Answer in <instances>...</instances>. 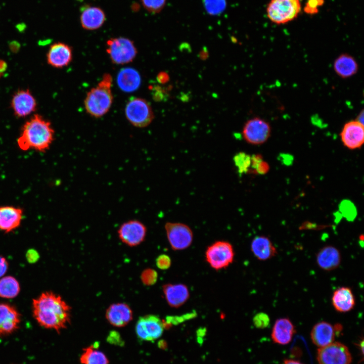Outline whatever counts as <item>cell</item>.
<instances>
[{
    "label": "cell",
    "mask_w": 364,
    "mask_h": 364,
    "mask_svg": "<svg viewBox=\"0 0 364 364\" xmlns=\"http://www.w3.org/2000/svg\"><path fill=\"white\" fill-rule=\"evenodd\" d=\"M70 310L61 296L52 292H43L32 300L33 315L36 322L58 333L70 323Z\"/></svg>",
    "instance_id": "cell-1"
},
{
    "label": "cell",
    "mask_w": 364,
    "mask_h": 364,
    "mask_svg": "<svg viewBox=\"0 0 364 364\" xmlns=\"http://www.w3.org/2000/svg\"><path fill=\"white\" fill-rule=\"evenodd\" d=\"M54 138V130L50 122L35 114L23 126L17 144L23 151L33 149L44 152L49 149Z\"/></svg>",
    "instance_id": "cell-2"
},
{
    "label": "cell",
    "mask_w": 364,
    "mask_h": 364,
    "mask_svg": "<svg viewBox=\"0 0 364 364\" xmlns=\"http://www.w3.org/2000/svg\"><path fill=\"white\" fill-rule=\"evenodd\" d=\"M112 84L111 75L105 73L98 85L87 93L84 105L86 112L90 116L100 118L108 112L113 100Z\"/></svg>",
    "instance_id": "cell-3"
},
{
    "label": "cell",
    "mask_w": 364,
    "mask_h": 364,
    "mask_svg": "<svg viewBox=\"0 0 364 364\" xmlns=\"http://www.w3.org/2000/svg\"><path fill=\"white\" fill-rule=\"evenodd\" d=\"M301 9L300 0H271L267 6L266 13L271 22L282 24L294 20Z\"/></svg>",
    "instance_id": "cell-4"
},
{
    "label": "cell",
    "mask_w": 364,
    "mask_h": 364,
    "mask_svg": "<svg viewBox=\"0 0 364 364\" xmlns=\"http://www.w3.org/2000/svg\"><path fill=\"white\" fill-rule=\"evenodd\" d=\"M106 46V52L111 61L117 65H123L132 62L138 53L133 41L124 37L108 39Z\"/></svg>",
    "instance_id": "cell-5"
},
{
    "label": "cell",
    "mask_w": 364,
    "mask_h": 364,
    "mask_svg": "<svg viewBox=\"0 0 364 364\" xmlns=\"http://www.w3.org/2000/svg\"><path fill=\"white\" fill-rule=\"evenodd\" d=\"M125 114L127 119L133 126L143 128L153 121L154 115L149 103L141 98H131L126 103Z\"/></svg>",
    "instance_id": "cell-6"
},
{
    "label": "cell",
    "mask_w": 364,
    "mask_h": 364,
    "mask_svg": "<svg viewBox=\"0 0 364 364\" xmlns=\"http://www.w3.org/2000/svg\"><path fill=\"white\" fill-rule=\"evenodd\" d=\"M207 262L212 268L219 270L233 262L234 252L232 245L228 242L218 241L209 246L205 252Z\"/></svg>",
    "instance_id": "cell-7"
},
{
    "label": "cell",
    "mask_w": 364,
    "mask_h": 364,
    "mask_svg": "<svg viewBox=\"0 0 364 364\" xmlns=\"http://www.w3.org/2000/svg\"><path fill=\"white\" fill-rule=\"evenodd\" d=\"M316 359L318 364H351L352 356L348 348L339 342L319 348Z\"/></svg>",
    "instance_id": "cell-8"
},
{
    "label": "cell",
    "mask_w": 364,
    "mask_h": 364,
    "mask_svg": "<svg viewBox=\"0 0 364 364\" xmlns=\"http://www.w3.org/2000/svg\"><path fill=\"white\" fill-rule=\"evenodd\" d=\"M271 127L268 122L256 117L248 120L243 128L242 135L246 142L254 145L266 142L270 136Z\"/></svg>",
    "instance_id": "cell-9"
},
{
    "label": "cell",
    "mask_w": 364,
    "mask_h": 364,
    "mask_svg": "<svg viewBox=\"0 0 364 364\" xmlns=\"http://www.w3.org/2000/svg\"><path fill=\"white\" fill-rule=\"evenodd\" d=\"M165 229L168 242L173 250H181L192 244L193 234L187 225L179 222H167Z\"/></svg>",
    "instance_id": "cell-10"
},
{
    "label": "cell",
    "mask_w": 364,
    "mask_h": 364,
    "mask_svg": "<svg viewBox=\"0 0 364 364\" xmlns=\"http://www.w3.org/2000/svg\"><path fill=\"white\" fill-rule=\"evenodd\" d=\"M164 328V322L157 315L148 314L139 318L135 329L140 339L153 341L162 335Z\"/></svg>",
    "instance_id": "cell-11"
},
{
    "label": "cell",
    "mask_w": 364,
    "mask_h": 364,
    "mask_svg": "<svg viewBox=\"0 0 364 364\" xmlns=\"http://www.w3.org/2000/svg\"><path fill=\"white\" fill-rule=\"evenodd\" d=\"M146 234V226L138 220H130L124 222L118 230L121 241L130 247L136 246L143 242Z\"/></svg>",
    "instance_id": "cell-12"
},
{
    "label": "cell",
    "mask_w": 364,
    "mask_h": 364,
    "mask_svg": "<svg viewBox=\"0 0 364 364\" xmlns=\"http://www.w3.org/2000/svg\"><path fill=\"white\" fill-rule=\"evenodd\" d=\"M343 145L350 150L360 148L364 142L363 125L356 120L347 122L340 132Z\"/></svg>",
    "instance_id": "cell-13"
},
{
    "label": "cell",
    "mask_w": 364,
    "mask_h": 364,
    "mask_svg": "<svg viewBox=\"0 0 364 364\" xmlns=\"http://www.w3.org/2000/svg\"><path fill=\"white\" fill-rule=\"evenodd\" d=\"M11 106L14 115L18 118L26 117L34 112L37 107L34 97L27 89H21L13 96Z\"/></svg>",
    "instance_id": "cell-14"
},
{
    "label": "cell",
    "mask_w": 364,
    "mask_h": 364,
    "mask_svg": "<svg viewBox=\"0 0 364 364\" xmlns=\"http://www.w3.org/2000/svg\"><path fill=\"white\" fill-rule=\"evenodd\" d=\"M48 63L53 67L62 68L68 66L72 60V48L58 42L52 44L47 55Z\"/></svg>",
    "instance_id": "cell-15"
},
{
    "label": "cell",
    "mask_w": 364,
    "mask_h": 364,
    "mask_svg": "<svg viewBox=\"0 0 364 364\" xmlns=\"http://www.w3.org/2000/svg\"><path fill=\"white\" fill-rule=\"evenodd\" d=\"M106 19L104 11L100 7L85 5L81 9L80 21L82 27L87 30H95L101 27Z\"/></svg>",
    "instance_id": "cell-16"
},
{
    "label": "cell",
    "mask_w": 364,
    "mask_h": 364,
    "mask_svg": "<svg viewBox=\"0 0 364 364\" xmlns=\"http://www.w3.org/2000/svg\"><path fill=\"white\" fill-rule=\"evenodd\" d=\"M20 314L13 306L0 303V336L15 332L19 327Z\"/></svg>",
    "instance_id": "cell-17"
},
{
    "label": "cell",
    "mask_w": 364,
    "mask_h": 364,
    "mask_svg": "<svg viewBox=\"0 0 364 364\" xmlns=\"http://www.w3.org/2000/svg\"><path fill=\"white\" fill-rule=\"evenodd\" d=\"M106 318L113 326L122 327L132 319V311L129 306L124 303H113L106 312Z\"/></svg>",
    "instance_id": "cell-18"
},
{
    "label": "cell",
    "mask_w": 364,
    "mask_h": 364,
    "mask_svg": "<svg viewBox=\"0 0 364 364\" xmlns=\"http://www.w3.org/2000/svg\"><path fill=\"white\" fill-rule=\"evenodd\" d=\"M337 336L334 326L322 321L312 327L310 337L312 343L318 348L327 346L333 342Z\"/></svg>",
    "instance_id": "cell-19"
},
{
    "label": "cell",
    "mask_w": 364,
    "mask_h": 364,
    "mask_svg": "<svg viewBox=\"0 0 364 364\" xmlns=\"http://www.w3.org/2000/svg\"><path fill=\"white\" fill-rule=\"evenodd\" d=\"M296 332L292 322L287 317L277 319L272 329L271 338L273 342L280 345H287L292 340Z\"/></svg>",
    "instance_id": "cell-20"
},
{
    "label": "cell",
    "mask_w": 364,
    "mask_h": 364,
    "mask_svg": "<svg viewBox=\"0 0 364 364\" xmlns=\"http://www.w3.org/2000/svg\"><path fill=\"white\" fill-rule=\"evenodd\" d=\"M162 289L166 301L171 307H179L190 297L187 286L183 284H167L163 286Z\"/></svg>",
    "instance_id": "cell-21"
},
{
    "label": "cell",
    "mask_w": 364,
    "mask_h": 364,
    "mask_svg": "<svg viewBox=\"0 0 364 364\" xmlns=\"http://www.w3.org/2000/svg\"><path fill=\"white\" fill-rule=\"evenodd\" d=\"M341 261L340 252L333 246L323 247L316 256L317 264L325 271H331L337 268L340 264Z\"/></svg>",
    "instance_id": "cell-22"
},
{
    "label": "cell",
    "mask_w": 364,
    "mask_h": 364,
    "mask_svg": "<svg viewBox=\"0 0 364 364\" xmlns=\"http://www.w3.org/2000/svg\"><path fill=\"white\" fill-rule=\"evenodd\" d=\"M23 215L21 208L13 206L0 207V231L9 233L20 224Z\"/></svg>",
    "instance_id": "cell-23"
},
{
    "label": "cell",
    "mask_w": 364,
    "mask_h": 364,
    "mask_svg": "<svg viewBox=\"0 0 364 364\" xmlns=\"http://www.w3.org/2000/svg\"><path fill=\"white\" fill-rule=\"evenodd\" d=\"M358 64L356 59L347 53H343L338 56L333 63V69L340 77L346 79L357 73Z\"/></svg>",
    "instance_id": "cell-24"
},
{
    "label": "cell",
    "mask_w": 364,
    "mask_h": 364,
    "mask_svg": "<svg viewBox=\"0 0 364 364\" xmlns=\"http://www.w3.org/2000/svg\"><path fill=\"white\" fill-rule=\"evenodd\" d=\"M117 83L119 88L126 93L138 89L141 84V77L134 68L126 67L121 69L117 76Z\"/></svg>",
    "instance_id": "cell-25"
},
{
    "label": "cell",
    "mask_w": 364,
    "mask_h": 364,
    "mask_svg": "<svg viewBox=\"0 0 364 364\" xmlns=\"http://www.w3.org/2000/svg\"><path fill=\"white\" fill-rule=\"evenodd\" d=\"M332 303L338 312L344 313L351 311L355 304V297L351 289L347 287L337 289L333 292Z\"/></svg>",
    "instance_id": "cell-26"
},
{
    "label": "cell",
    "mask_w": 364,
    "mask_h": 364,
    "mask_svg": "<svg viewBox=\"0 0 364 364\" xmlns=\"http://www.w3.org/2000/svg\"><path fill=\"white\" fill-rule=\"evenodd\" d=\"M251 250L255 257L262 261L268 260L277 254V250L270 240L263 236L253 239Z\"/></svg>",
    "instance_id": "cell-27"
},
{
    "label": "cell",
    "mask_w": 364,
    "mask_h": 364,
    "mask_svg": "<svg viewBox=\"0 0 364 364\" xmlns=\"http://www.w3.org/2000/svg\"><path fill=\"white\" fill-rule=\"evenodd\" d=\"M20 291L18 281L13 277L6 276L0 279V297L11 299L16 297Z\"/></svg>",
    "instance_id": "cell-28"
},
{
    "label": "cell",
    "mask_w": 364,
    "mask_h": 364,
    "mask_svg": "<svg viewBox=\"0 0 364 364\" xmlns=\"http://www.w3.org/2000/svg\"><path fill=\"white\" fill-rule=\"evenodd\" d=\"M80 361L82 364H108L109 360L105 354L98 350L94 345L83 349Z\"/></svg>",
    "instance_id": "cell-29"
},
{
    "label": "cell",
    "mask_w": 364,
    "mask_h": 364,
    "mask_svg": "<svg viewBox=\"0 0 364 364\" xmlns=\"http://www.w3.org/2000/svg\"><path fill=\"white\" fill-rule=\"evenodd\" d=\"M206 12L211 16H217L224 12L226 7V0H202Z\"/></svg>",
    "instance_id": "cell-30"
},
{
    "label": "cell",
    "mask_w": 364,
    "mask_h": 364,
    "mask_svg": "<svg viewBox=\"0 0 364 364\" xmlns=\"http://www.w3.org/2000/svg\"><path fill=\"white\" fill-rule=\"evenodd\" d=\"M234 161L239 174L249 172L251 167L250 155L244 152H239L235 155Z\"/></svg>",
    "instance_id": "cell-31"
},
{
    "label": "cell",
    "mask_w": 364,
    "mask_h": 364,
    "mask_svg": "<svg viewBox=\"0 0 364 364\" xmlns=\"http://www.w3.org/2000/svg\"><path fill=\"white\" fill-rule=\"evenodd\" d=\"M141 2L145 9L155 14L160 13L163 9L166 0H141Z\"/></svg>",
    "instance_id": "cell-32"
},
{
    "label": "cell",
    "mask_w": 364,
    "mask_h": 364,
    "mask_svg": "<svg viewBox=\"0 0 364 364\" xmlns=\"http://www.w3.org/2000/svg\"><path fill=\"white\" fill-rule=\"evenodd\" d=\"M141 279L145 285L152 286L157 281L158 273L152 268H146L142 271Z\"/></svg>",
    "instance_id": "cell-33"
},
{
    "label": "cell",
    "mask_w": 364,
    "mask_h": 364,
    "mask_svg": "<svg viewBox=\"0 0 364 364\" xmlns=\"http://www.w3.org/2000/svg\"><path fill=\"white\" fill-rule=\"evenodd\" d=\"M253 323L255 326L259 329L266 328L269 324L270 318L265 313L259 312L257 313L253 317Z\"/></svg>",
    "instance_id": "cell-34"
},
{
    "label": "cell",
    "mask_w": 364,
    "mask_h": 364,
    "mask_svg": "<svg viewBox=\"0 0 364 364\" xmlns=\"http://www.w3.org/2000/svg\"><path fill=\"white\" fill-rule=\"evenodd\" d=\"M324 0H307L304 11L308 14H315L318 12V7L324 4Z\"/></svg>",
    "instance_id": "cell-35"
},
{
    "label": "cell",
    "mask_w": 364,
    "mask_h": 364,
    "mask_svg": "<svg viewBox=\"0 0 364 364\" xmlns=\"http://www.w3.org/2000/svg\"><path fill=\"white\" fill-rule=\"evenodd\" d=\"M156 264L159 269L165 270L170 267L171 259L167 255L161 254L156 258Z\"/></svg>",
    "instance_id": "cell-36"
},
{
    "label": "cell",
    "mask_w": 364,
    "mask_h": 364,
    "mask_svg": "<svg viewBox=\"0 0 364 364\" xmlns=\"http://www.w3.org/2000/svg\"><path fill=\"white\" fill-rule=\"evenodd\" d=\"M269 170V166L268 164L263 160L260 161L254 168L253 173L265 174L268 172Z\"/></svg>",
    "instance_id": "cell-37"
},
{
    "label": "cell",
    "mask_w": 364,
    "mask_h": 364,
    "mask_svg": "<svg viewBox=\"0 0 364 364\" xmlns=\"http://www.w3.org/2000/svg\"><path fill=\"white\" fill-rule=\"evenodd\" d=\"M26 257L29 263H33L38 260L39 255L36 250L31 249L26 252Z\"/></svg>",
    "instance_id": "cell-38"
},
{
    "label": "cell",
    "mask_w": 364,
    "mask_h": 364,
    "mask_svg": "<svg viewBox=\"0 0 364 364\" xmlns=\"http://www.w3.org/2000/svg\"><path fill=\"white\" fill-rule=\"evenodd\" d=\"M8 262L3 256H0V278H2L8 270Z\"/></svg>",
    "instance_id": "cell-39"
},
{
    "label": "cell",
    "mask_w": 364,
    "mask_h": 364,
    "mask_svg": "<svg viewBox=\"0 0 364 364\" xmlns=\"http://www.w3.org/2000/svg\"><path fill=\"white\" fill-rule=\"evenodd\" d=\"M157 81L160 83H167L169 80L168 74L165 72H159L157 76Z\"/></svg>",
    "instance_id": "cell-40"
},
{
    "label": "cell",
    "mask_w": 364,
    "mask_h": 364,
    "mask_svg": "<svg viewBox=\"0 0 364 364\" xmlns=\"http://www.w3.org/2000/svg\"><path fill=\"white\" fill-rule=\"evenodd\" d=\"M7 63L3 60H0V73H3L6 70L7 68Z\"/></svg>",
    "instance_id": "cell-41"
},
{
    "label": "cell",
    "mask_w": 364,
    "mask_h": 364,
    "mask_svg": "<svg viewBox=\"0 0 364 364\" xmlns=\"http://www.w3.org/2000/svg\"><path fill=\"white\" fill-rule=\"evenodd\" d=\"M282 364H303L300 361L292 359H287L284 360Z\"/></svg>",
    "instance_id": "cell-42"
},
{
    "label": "cell",
    "mask_w": 364,
    "mask_h": 364,
    "mask_svg": "<svg viewBox=\"0 0 364 364\" xmlns=\"http://www.w3.org/2000/svg\"><path fill=\"white\" fill-rule=\"evenodd\" d=\"M357 121L363 125V111L362 110L355 119Z\"/></svg>",
    "instance_id": "cell-43"
},
{
    "label": "cell",
    "mask_w": 364,
    "mask_h": 364,
    "mask_svg": "<svg viewBox=\"0 0 364 364\" xmlns=\"http://www.w3.org/2000/svg\"><path fill=\"white\" fill-rule=\"evenodd\" d=\"M2 75H3V73H0V77L2 76Z\"/></svg>",
    "instance_id": "cell-44"
}]
</instances>
